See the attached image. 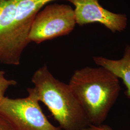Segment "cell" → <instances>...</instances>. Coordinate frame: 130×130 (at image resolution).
Masks as SVG:
<instances>
[{
	"label": "cell",
	"mask_w": 130,
	"mask_h": 130,
	"mask_svg": "<svg viewBox=\"0 0 130 130\" xmlns=\"http://www.w3.org/2000/svg\"><path fill=\"white\" fill-rule=\"evenodd\" d=\"M0 130H14L9 123L0 115Z\"/></svg>",
	"instance_id": "11"
},
{
	"label": "cell",
	"mask_w": 130,
	"mask_h": 130,
	"mask_svg": "<svg viewBox=\"0 0 130 130\" xmlns=\"http://www.w3.org/2000/svg\"><path fill=\"white\" fill-rule=\"evenodd\" d=\"M5 75V71L0 70V101L5 98V93L8 88L17 84V82L15 80L6 79Z\"/></svg>",
	"instance_id": "9"
},
{
	"label": "cell",
	"mask_w": 130,
	"mask_h": 130,
	"mask_svg": "<svg viewBox=\"0 0 130 130\" xmlns=\"http://www.w3.org/2000/svg\"><path fill=\"white\" fill-rule=\"evenodd\" d=\"M96 65L104 67L121 79L126 87V96L130 99V45L125 47L123 56L119 60L109 59L104 57H93Z\"/></svg>",
	"instance_id": "8"
},
{
	"label": "cell",
	"mask_w": 130,
	"mask_h": 130,
	"mask_svg": "<svg viewBox=\"0 0 130 130\" xmlns=\"http://www.w3.org/2000/svg\"><path fill=\"white\" fill-rule=\"evenodd\" d=\"M27 89L39 102L43 103L63 130H82L90 124L78 99L66 84L52 74L46 65L35 71Z\"/></svg>",
	"instance_id": "2"
},
{
	"label": "cell",
	"mask_w": 130,
	"mask_h": 130,
	"mask_svg": "<svg viewBox=\"0 0 130 130\" xmlns=\"http://www.w3.org/2000/svg\"><path fill=\"white\" fill-rule=\"evenodd\" d=\"M82 130H113L111 127L106 124L94 125L90 124Z\"/></svg>",
	"instance_id": "10"
},
{
	"label": "cell",
	"mask_w": 130,
	"mask_h": 130,
	"mask_svg": "<svg viewBox=\"0 0 130 130\" xmlns=\"http://www.w3.org/2000/svg\"><path fill=\"white\" fill-rule=\"evenodd\" d=\"M76 23L74 11L69 5H50L37 14L28 35V40L39 44L68 35Z\"/></svg>",
	"instance_id": "4"
},
{
	"label": "cell",
	"mask_w": 130,
	"mask_h": 130,
	"mask_svg": "<svg viewBox=\"0 0 130 130\" xmlns=\"http://www.w3.org/2000/svg\"><path fill=\"white\" fill-rule=\"evenodd\" d=\"M70 2L74 5L76 22L80 26L98 23L113 32L123 31L127 26L126 15L113 13L105 9L98 0H70Z\"/></svg>",
	"instance_id": "6"
},
{
	"label": "cell",
	"mask_w": 130,
	"mask_h": 130,
	"mask_svg": "<svg viewBox=\"0 0 130 130\" xmlns=\"http://www.w3.org/2000/svg\"><path fill=\"white\" fill-rule=\"evenodd\" d=\"M0 115L14 130H63L52 124L37 99L29 94L24 98L5 97L0 101Z\"/></svg>",
	"instance_id": "3"
},
{
	"label": "cell",
	"mask_w": 130,
	"mask_h": 130,
	"mask_svg": "<svg viewBox=\"0 0 130 130\" xmlns=\"http://www.w3.org/2000/svg\"><path fill=\"white\" fill-rule=\"evenodd\" d=\"M54 1L56 0H17L14 29L19 44L24 50L30 42L29 33L39 11L44 5Z\"/></svg>",
	"instance_id": "7"
},
{
	"label": "cell",
	"mask_w": 130,
	"mask_h": 130,
	"mask_svg": "<svg viewBox=\"0 0 130 130\" xmlns=\"http://www.w3.org/2000/svg\"><path fill=\"white\" fill-rule=\"evenodd\" d=\"M17 0H0V62L18 66L23 49L15 37L14 26Z\"/></svg>",
	"instance_id": "5"
},
{
	"label": "cell",
	"mask_w": 130,
	"mask_h": 130,
	"mask_svg": "<svg viewBox=\"0 0 130 130\" xmlns=\"http://www.w3.org/2000/svg\"><path fill=\"white\" fill-rule=\"evenodd\" d=\"M69 85L90 124L94 125L106 121L121 90L118 77L101 66L75 70Z\"/></svg>",
	"instance_id": "1"
}]
</instances>
